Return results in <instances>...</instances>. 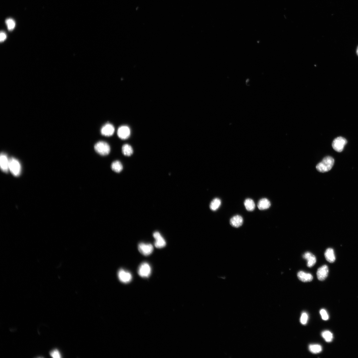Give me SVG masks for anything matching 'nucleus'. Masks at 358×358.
I'll return each instance as SVG.
<instances>
[{"label": "nucleus", "mask_w": 358, "mask_h": 358, "mask_svg": "<svg viewBox=\"0 0 358 358\" xmlns=\"http://www.w3.org/2000/svg\"><path fill=\"white\" fill-rule=\"evenodd\" d=\"M309 350L311 353L317 354L321 353L322 348V346L319 345L312 344L309 346Z\"/></svg>", "instance_id": "22"}, {"label": "nucleus", "mask_w": 358, "mask_h": 358, "mask_svg": "<svg viewBox=\"0 0 358 358\" xmlns=\"http://www.w3.org/2000/svg\"><path fill=\"white\" fill-rule=\"evenodd\" d=\"M221 201L220 199L214 198L210 203V209L213 211H215L219 209L221 206Z\"/></svg>", "instance_id": "19"}, {"label": "nucleus", "mask_w": 358, "mask_h": 358, "mask_svg": "<svg viewBox=\"0 0 358 358\" xmlns=\"http://www.w3.org/2000/svg\"><path fill=\"white\" fill-rule=\"evenodd\" d=\"M117 134L118 137L120 139L123 140L126 139L130 137V128L127 126H122L118 129Z\"/></svg>", "instance_id": "9"}, {"label": "nucleus", "mask_w": 358, "mask_h": 358, "mask_svg": "<svg viewBox=\"0 0 358 358\" xmlns=\"http://www.w3.org/2000/svg\"><path fill=\"white\" fill-rule=\"evenodd\" d=\"M356 52H357V54L358 55V47L357 49Z\"/></svg>", "instance_id": "29"}, {"label": "nucleus", "mask_w": 358, "mask_h": 358, "mask_svg": "<svg viewBox=\"0 0 358 358\" xmlns=\"http://www.w3.org/2000/svg\"><path fill=\"white\" fill-rule=\"evenodd\" d=\"M244 205L246 209L249 211H252L255 208V204L252 199L248 198L245 200Z\"/></svg>", "instance_id": "18"}, {"label": "nucleus", "mask_w": 358, "mask_h": 358, "mask_svg": "<svg viewBox=\"0 0 358 358\" xmlns=\"http://www.w3.org/2000/svg\"><path fill=\"white\" fill-rule=\"evenodd\" d=\"M111 168L112 170L116 173H120L123 169L122 164L118 160L114 161L112 163Z\"/></svg>", "instance_id": "21"}, {"label": "nucleus", "mask_w": 358, "mask_h": 358, "mask_svg": "<svg viewBox=\"0 0 358 358\" xmlns=\"http://www.w3.org/2000/svg\"><path fill=\"white\" fill-rule=\"evenodd\" d=\"M243 222L242 217L238 215L233 217L230 221V224L232 226L236 228L240 227Z\"/></svg>", "instance_id": "14"}, {"label": "nucleus", "mask_w": 358, "mask_h": 358, "mask_svg": "<svg viewBox=\"0 0 358 358\" xmlns=\"http://www.w3.org/2000/svg\"><path fill=\"white\" fill-rule=\"evenodd\" d=\"M303 258L307 260V266L309 267H312L316 262V257L310 252H307L304 253Z\"/></svg>", "instance_id": "11"}, {"label": "nucleus", "mask_w": 358, "mask_h": 358, "mask_svg": "<svg viewBox=\"0 0 358 358\" xmlns=\"http://www.w3.org/2000/svg\"><path fill=\"white\" fill-rule=\"evenodd\" d=\"M50 356L53 358H60L62 357L61 354L59 351L56 349L51 351L50 353Z\"/></svg>", "instance_id": "25"}, {"label": "nucleus", "mask_w": 358, "mask_h": 358, "mask_svg": "<svg viewBox=\"0 0 358 358\" xmlns=\"http://www.w3.org/2000/svg\"><path fill=\"white\" fill-rule=\"evenodd\" d=\"M257 206L260 210H266L269 208L271 206V203L267 199L263 198L259 200Z\"/></svg>", "instance_id": "17"}, {"label": "nucleus", "mask_w": 358, "mask_h": 358, "mask_svg": "<svg viewBox=\"0 0 358 358\" xmlns=\"http://www.w3.org/2000/svg\"><path fill=\"white\" fill-rule=\"evenodd\" d=\"M123 154L127 156H130L133 153V150L131 146L128 144L124 145L122 148Z\"/></svg>", "instance_id": "20"}, {"label": "nucleus", "mask_w": 358, "mask_h": 358, "mask_svg": "<svg viewBox=\"0 0 358 358\" xmlns=\"http://www.w3.org/2000/svg\"><path fill=\"white\" fill-rule=\"evenodd\" d=\"M298 277L300 281L304 282H311L313 279L312 275L302 271L299 272L298 273Z\"/></svg>", "instance_id": "15"}, {"label": "nucleus", "mask_w": 358, "mask_h": 358, "mask_svg": "<svg viewBox=\"0 0 358 358\" xmlns=\"http://www.w3.org/2000/svg\"><path fill=\"white\" fill-rule=\"evenodd\" d=\"M9 161L5 154H2L0 158V164L2 170L5 173L8 172L9 170Z\"/></svg>", "instance_id": "13"}, {"label": "nucleus", "mask_w": 358, "mask_h": 358, "mask_svg": "<svg viewBox=\"0 0 358 358\" xmlns=\"http://www.w3.org/2000/svg\"><path fill=\"white\" fill-rule=\"evenodd\" d=\"M334 163V160L330 156L324 157L321 162L317 164L316 169L321 173H325L330 171Z\"/></svg>", "instance_id": "1"}, {"label": "nucleus", "mask_w": 358, "mask_h": 358, "mask_svg": "<svg viewBox=\"0 0 358 358\" xmlns=\"http://www.w3.org/2000/svg\"><path fill=\"white\" fill-rule=\"evenodd\" d=\"M329 271V268L326 265H324L319 268L317 272L318 280L321 281L324 280L328 276Z\"/></svg>", "instance_id": "10"}, {"label": "nucleus", "mask_w": 358, "mask_h": 358, "mask_svg": "<svg viewBox=\"0 0 358 358\" xmlns=\"http://www.w3.org/2000/svg\"><path fill=\"white\" fill-rule=\"evenodd\" d=\"M117 275L120 281L124 284L130 282L132 279L131 273L123 268H121L118 271Z\"/></svg>", "instance_id": "6"}, {"label": "nucleus", "mask_w": 358, "mask_h": 358, "mask_svg": "<svg viewBox=\"0 0 358 358\" xmlns=\"http://www.w3.org/2000/svg\"><path fill=\"white\" fill-rule=\"evenodd\" d=\"M6 23L8 29L10 31L13 30L15 26V23L12 19H8L6 21Z\"/></svg>", "instance_id": "24"}, {"label": "nucleus", "mask_w": 358, "mask_h": 358, "mask_svg": "<svg viewBox=\"0 0 358 358\" xmlns=\"http://www.w3.org/2000/svg\"><path fill=\"white\" fill-rule=\"evenodd\" d=\"M308 315L305 312H303L300 318L301 323L303 325H306L307 323L308 320Z\"/></svg>", "instance_id": "26"}, {"label": "nucleus", "mask_w": 358, "mask_h": 358, "mask_svg": "<svg viewBox=\"0 0 358 358\" xmlns=\"http://www.w3.org/2000/svg\"><path fill=\"white\" fill-rule=\"evenodd\" d=\"M321 335L325 341L328 343L331 342L333 338L332 333L329 331L326 330L322 332Z\"/></svg>", "instance_id": "23"}, {"label": "nucleus", "mask_w": 358, "mask_h": 358, "mask_svg": "<svg viewBox=\"0 0 358 358\" xmlns=\"http://www.w3.org/2000/svg\"><path fill=\"white\" fill-rule=\"evenodd\" d=\"M346 139L343 137H339L335 138L332 143L333 148L336 152H341L343 151L344 146L346 144Z\"/></svg>", "instance_id": "4"}, {"label": "nucleus", "mask_w": 358, "mask_h": 358, "mask_svg": "<svg viewBox=\"0 0 358 358\" xmlns=\"http://www.w3.org/2000/svg\"><path fill=\"white\" fill-rule=\"evenodd\" d=\"M153 236L155 239L154 245L156 248H161L165 246L166 241L159 232L156 231L154 232Z\"/></svg>", "instance_id": "8"}, {"label": "nucleus", "mask_w": 358, "mask_h": 358, "mask_svg": "<svg viewBox=\"0 0 358 358\" xmlns=\"http://www.w3.org/2000/svg\"><path fill=\"white\" fill-rule=\"evenodd\" d=\"M9 170L15 176H19L21 173V166L19 161L14 158L9 160Z\"/></svg>", "instance_id": "5"}, {"label": "nucleus", "mask_w": 358, "mask_h": 358, "mask_svg": "<svg viewBox=\"0 0 358 358\" xmlns=\"http://www.w3.org/2000/svg\"><path fill=\"white\" fill-rule=\"evenodd\" d=\"M138 272L139 275L141 277L148 278L151 274V267L148 263L143 262L139 267Z\"/></svg>", "instance_id": "3"}, {"label": "nucleus", "mask_w": 358, "mask_h": 358, "mask_svg": "<svg viewBox=\"0 0 358 358\" xmlns=\"http://www.w3.org/2000/svg\"><path fill=\"white\" fill-rule=\"evenodd\" d=\"M320 313L322 319L325 321L328 320L329 315L326 310L324 309H322L320 310Z\"/></svg>", "instance_id": "27"}, {"label": "nucleus", "mask_w": 358, "mask_h": 358, "mask_svg": "<svg viewBox=\"0 0 358 358\" xmlns=\"http://www.w3.org/2000/svg\"><path fill=\"white\" fill-rule=\"evenodd\" d=\"M114 127L113 125L110 123L105 124L101 129V133L102 135L106 137H110L112 135L114 131Z\"/></svg>", "instance_id": "12"}, {"label": "nucleus", "mask_w": 358, "mask_h": 358, "mask_svg": "<svg viewBox=\"0 0 358 358\" xmlns=\"http://www.w3.org/2000/svg\"><path fill=\"white\" fill-rule=\"evenodd\" d=\"M95 151L102 156L108 155L110 152L109 145L105 141H101L96 143L94 146Z\"/></svg>", "instance_id": "2"}, {"label": "nucleus", "mask_w": 358, "mask_h": 358, "mask_svg": "<svg viewBox=\"0 0 358 358\" xmlns=\"http://www.w3.org/2000/svg\"><path fill=\"white\" fill-rule=\"evenodd\" d=\"M138 249L139 252L142 255L145 256H147L152 253L153 251L154 248L153 246L150 243L141 242L138 245Z\"/></svg>", "instance_id": "7"}, {"label": "nucleus", "mask_w": 358, "mask_h": 358, "mask_svg": "<svg viewBox=\"0 0 358 358\" xmlns=\"http://www.w3.org/2000/svg\"><path fill=\"white\" fill-rule=\"evenodd\" d=\"M325 256L328 262L332 263L335 262L336 257L334 250L331 248L327 249L325 253Z\"/></svg>", "instance_id": "16"}, {"label": "nucleus", "mask_w": 358, "mask_h": 358, "mask_svg": "<svg viewBox=\"0 0 358 358\" xmlns=\"http://www.w3.org/2000/svg\"><path fill=\"white\" fill-rule=\"evenodd\" d=\"M6 38V35L4 32H2L1 33V42L4 41Z\"/></svg>", "instance_id": "28"}]
</instances>
